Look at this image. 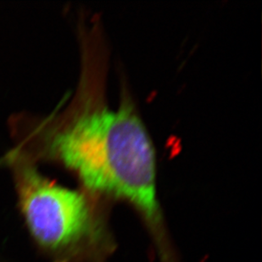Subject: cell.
I'll return each instance as SVG.
<instances>
[{
  "instance_id": "6da1fadb",
  "label": "cell",
  "mask_w": 262,
  "mask_h": 262,
  "mask_svg": "<svg viewBox=\"0 0 262 262\" xmlns=\"http://www.w3.org/2000/svg\"><path fill=\"white\" fill-rule=\"evenodd\" d=\"M53 148L88 190L126 200L158 220L156 152L130 105L85 112L55 137Z\"/></svg>"
},
{
  "instance_id": "7a4b0ae2",
  "label": "cell",
  "mask_w": 262,
  "mask_h": 262,
  "mask_svg": "<svg viewBox=\"0 0 262 262\" xmlns=\"http://www.w3.org/2000/svg\"><path fill=\"white\" fill-rule=\"evenodd\" d=\"M18 208L32 242L50 262H74L94 233L84 193L50 180L30 164L14 171Z\"/></svg>"
},
{
  "instance_id": "3957f363",
  "label": "cell",
  "mask_w": 262,
  "mask_h": 262,
  "mask_svg": "<svg viewBox=\"0 0 262 262\" xmlns=\"http://www.w3.org/2000/svg\"><path fill=\"white\" fill-rule=\"evenodd\" d=\"M0 262H1V261H0Z\"/></svg>"
}]
</instances>
